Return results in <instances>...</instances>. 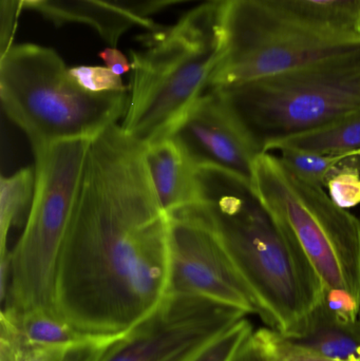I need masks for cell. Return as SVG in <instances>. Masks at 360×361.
Masks as SVG:
<instances>
[{"instance_id":"1","label":"cell","mask_w":360,"mask_h":361,"mask_svg":"<svg viewBox=\"0 0 360 361\" xmlns=\"http://www.w3.org/2000/svg\"><path fill=\"white\" fill-rule=\"evenodd\" d=\"M170 219L145 146L112 125L91 142L61 244L57 315L89 335H118L145 319L167 294Z\"/></svg>"},{"instance_id":"2","label":"cell","mask_w":360,"mask_h":361,"mask_svg":"<svg viewBox=\"0 0 360 361\" xmlns=\"http://www.w3.org/2000/svg\"><path fill=\"white\" fill-rule=\"evenodd\" d=\"M197 183L194 206L251 290L258 314L283 336H297L325 290L299 242L261 201L251 180L200 166Z\"/></svg>"},{"instance_id":"3","label":"cell","mask_w":360,"mask_h":361,"mask_svg":"<svg viewBox=\"0 0 360 361\" xmlns=\"http://www.w3.org/2000/svg\"><path fill=\"white\" fill-rule=\"evenodd\" d=\"M220 0L186 13L175 25L152 31L131 51L129 105L123 130L142 145L166 139L209 89L219 59Z\"/></svg>"},{"instance_id":"4","label":"cell","mask_w":360,"mask_h":361,"mask_svg":"<svg viewBox=\"0 0 360 361\" xmlns=\"http://www.w3.org/2000/svg\"><path fill=\"white\" fill-rule=\"evenodd\" d=\"M211 90L268 152L360 110V40L291 71Z\"/></svg>"},{"instance_id":"5","label":"cell","mask_w":360,"mask_h":361,"mask_svg":"<svg viewBox=\"0 0 360 361\" xmlns=\"http://www.w3.org/2000/svg\"><path fill=\"white\" fill-rule=\"evenodd\" d=\"M2 108L32 148L94 140L126 114V91L93 93L70 75L61 55L35 44H13L0 55Z\"/></svg>"},{"instance_id":"6","label":"cell","mask_w":360,"mask_h":361,"mask_svg":"<svg viewBox=\"0 0 360 361\" xmlns=\"http://www.w3.org/2000/svg\"><path fill=\"white\" fill-rule=\"evenodd\" d=\"M91 142L69 140L33 148L35 193L25 231L10 252V278L0 296V316L57 315V263Z\"/></svg>"},{"instance_id":"7","label":"cell","mask_w":360,"mask_h":361,"mask_svg":"<svg viewBox=\"0 0 360 361\" xmlns=\"http://www.w3.org/2000/svg\"><path fill=\"white\" fill-rule=\"evenodd\" d=\"M252 185L295 235L323 286L348 290L360 305V219L270 152L254 161Z\"/></svg>"},{"instance_id":"8","label":"cell","mask_w":360,"mask_h":361,"mask_svg":"<svg viewBox=\"0 0 360 361\" xmlns=\"http://www.w3.org/2000/svg\"><path fill=\"white\" fill-rule=\"evenodd\" d=\"M219 35L209 89L285 73L360 40L313 31L259 0H220Z\"/></svg>"},{"instance_id":"9","label":"cell","mask_w":360,"mask_h":361,"mask_svg":"<svg viewBox=\"0 0 360 361\" xmlns=\"http://www.w3.org/2000/svg\"><path fill=\"white\" fill-rule=\"evenodd\" d=\"M247 315L204 297L167 294L149 316L112 341L97 361H190Z\"/></svg>"},{"instance_id":"10","label":"cell","mask_w":360,"mask_h":361,"mask_svg":"<svg viewBox=\"0 0 360 361\" xmlns=\"http://www.w3.org/2000/svg\"><path fill=\"white\" fill-rule=\"evenodd\" d=\"M169 219L167 294L204 297L258 314L251 290L196 206L173 212Z\"/></svg>"},{"instance_id":"11","label":"cell","mask_w":360,"mask_h":361,"mask_svg":"<svg viewBox=\"0 0 360 361\" xmlns=\"http://www.w3.org/2000/svg\"><path fill=\"white\" fill-rule=\"evenodd\" d=\"M196 167L215 166L252 180L261 154L215 90L209 89L171 131Z\"/></svg>"},{"instance_id":"12","label":"cell","mask_w":360,"mask_h":361,"mask_svg":"<svg viewBox=\"0 0 360 361\" xmlns=\"http://www.w3.org/2000/svg\"><path fill=\"white\" fill-rule=\"evenodd\" d=\"M145 159L159 201L167 214L198 203L197 167L171 137L145 146Z\"/></svg>"},{"instance_id":"13","label":"cell","mask_w":360,"mask_h":361,"mask_svg":"<svg viewBox=\"0 0 360 361\" xmlns=\"http://www.w3.org/2000/svg\"><path fill=\"white\" fill-rule=\"evenodd\" d=\"M40 14L56 25L80 23L94 30L110 46H116L131 27L158 30L151 19H141L123 10L116 0H48Z\"/></svg>"},{"instance_id":"14","label":"cell","mask_w":360,"mask_h":361,"mask_svg":"<svg viewBox=\"0 0 360 361\" xmlns=\"http://www.w3.org/2000/svg\"><path fill=\"white\" fill-rule=\"evenodd\" d=\"M302 27L344 39H360V0H259Z\"/></svg>"},{"instance_id":"15","label":"cell","mask_w":360,"mask_h":361,"mask_svg":"<svg viewBox=\"0 0 360 361\" xmlns=\"http://www.w3.org/2000/svg\"><path fill=\"white\" fill-rule=\"evenodd\" d=\"M287 338L328 360L360 361L359 318L354 324L340 322L321 305L315 310L304 330L297 336Z\"/></svg>"},{"instance_id":"16","label":"cell","mask_w":360,"mask_h":361,"mask_svg":"<svg viewBox=\"0 0 360 361\" xmlns=\"http://www.w3.org/2000/svg\"><path fill=\"white\" fill-rule=\"evenodd\" d=\"M292 148L325 156H360V110L310 133L295 135L270 148Z\"/></svg>"},{"instance_id":"17","label":"cell","mask_w":360,"mask_h":361,"mask_svg":"<svg viewBox=\"0 0 360 361\" xmlns=\"http://www.w3.org/2000/svg\"><path fill=\"white\" fill-rule=\"evenodd\" d=\"M35 171L25 167L0 180V256L6 254L12 227L27 222L35 193Z\"/></svg>"},{"instance_id":"18","label":"cell","mask_w":360,"mask_h":361,"mask_svg":"<svg viewBox=\"0 0 360 361\" xmlns=\"http://www.w3.org/2000/svg\"><path fill=\"white\" fill-rule=\"evenodd\" d=\"M278 152L279 158L290 171L300 179L323 188L338 163L347 157L325 156L292 148H280Z\"/></svg>"},{"instance_id":"19","label":"cell","mask_w":360,"mask_h":361,"mask_svg":"<svg viewBox=\"0 0 360 361\" xmlns=\"http://www.w3.org/2000/svg\"><path fill=\"white\" fill-rule=\"evenodd\" d=\"M325 187L334 203L351 208L360 204V156H347L328 178Z\"/></svg>"},{"instance_id":"20","label":"cell","mask_w":360,"mask_h":361,"mask_svg":"<svg viewBox=\"0 0 360 361\" xmlns=\"http://www.w3.org/2000/svg\"><path fill=\"white\" fill-rule=\"evenodd\" d=\"M120 335H104L80 343L44 348L31 352L21 361H97L106 348Z\"/></svg>"},{"instance_id":"21","label":"cell","mask_w":360,"mask_h":361,"mask_svg":"<svg viewBox=\"0 0 360 361\" xmlns=\"http://www.w3.org/2000/svg\"><path fill=\"white\" fill-rule=\"evenodd\" d=\"M252 334V324L249 320L243 318L225 332L209 341L190 361H230L239 348Z\"/></svg>"},{"instance_id":"22","label":"cell","mask_w":360,"mask_h":361,"mask_svg":"<svg viewBox=\"0 0 360 361\" xmlns=\"http://www.w3.org/2000/svg\"><path fill=\"white\" fill-rule=\"evenodd\" d=\"M73 80L89 92H118L126 91L120 75H116L109 68L99 66H77L69 69Z\"/></svg>"},{"instance_id":"23","label":"cell","mask_w":360,"mask_h":361,"mask_svg":"<svg viewBox=\"0 0 360 361\" xmlns=\"http://www.w3.org/2000/svg\"><path fill=\"white\" fill-rule=\"evenodd\" d=\"M321 305L336 320L346 324L359 322L360 305L348 290L325 288Z\"/></svg>"},{"instance_id":"24","label":"cell","mask_w":360,"mask_h":361,"mask_svg":"<svg viewBox=\"0 0 360 361\" xmlns=\"http://www.w3.org/2000/svg\"><path fill=\"white\" fill-rule=\"evenodd\" d=\"M18 17L17 0H0V54L14 44Z\"/></svg>"},{"instance_id":"25","label":"cell","mask_w":360,"mask_h":361,"mask_svg":"<svg viewBox=\"0 0 360 361\" xmlns=\"http://www.w3.org/2000/svg\"><path fill=\"white\" fill-rule=\"evenodd\" d=\"M118 6L129 14L141 19H150V15L158 11L179 4V2L190 1V0H116ZM206 1H218V0H206Z\"/></svg>"},{"instance_id":"26","label":"cell","mask_w":360,"mask_h":361,"mask_svg":"<svg viewBox=\"0 0 360 361\" xmlns=\"http://www.w3.org/2000/svg\"><path fill=\"white\" fill-rule=\"evenodd\" d=\"M99 57L103 59L107 68H109L116 75H123L131 70V63L127 57L116 48H106L99 52Z\"/></svg>"},{"instance_id":"27","label":"cell","mask_w":360,"mask_h":361,"mask_svg":"<svg viewBox=\"0 0 360 361\" xmlns=\"http://www.w3.org/2000/svg\"><path fill=\"white\" fill-rule=\"evenodd\" d=\"M230 361H266L261 348L254 337V333L239 348Z\"/></svg>"},{"instance_id":"28","label":"cell","mask_w":360,"mask_h":361,"mask_svg":"<svg viewBox=\"0 0 360 361\" xmlns=\"http://www.w3.org/2000/svg\"><path fill=\"white\" fill-rule=\"evenodd\" d=\"M46 1L48 0H17V8H18L19 14L23 8L38 11Z\"/></svg>"},{"instance_id":"29","label":"cell","mask_w":360,"mask_h":361,"mask_svg":"<svg viewBox=\"0 0 360 361\" xmlns=\"http://www.w3.org/2000/svg\"><path fill=\"white\" fill-rule=\"evenodd\" d=\"M359 320H360V314H359Z\"/></svg>"}]
</instances>
